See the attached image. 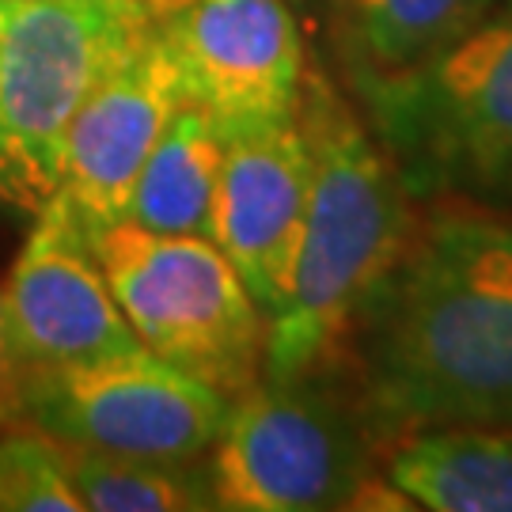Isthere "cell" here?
<instances>
[{
	"label": "cell",
	"instance_id": "6da1fadb",
	"mask_svg": "<svg viewBox=\"0 0 512 512\" xmlns=\"http://www.w3.org/2000/svg\"><path fill=\"white\" fill-rule=\"evenodd\" d=\"M361 399L387 429H512V224L440 198L353 323Z\"/></svg>",
	"mask_w": 512,
	"mask_h": 512
},
{
	"label": "cell",
	"instance_id": "7a4b0ae2",
	"mask_svg": "<svg viewBox=\"0 0 512 512\" xmlns=\"http://www.w3.org/2000/svg\"><path fill=\"white\" fill-rule=\"evenodd\" d=\"M300 126L311 148L308 209L285 304L266 323L270 380L323 372L342 353L414 224V198L391 156L323 76L304 84Z\"/></svg>",
	"mask_w": 512,
	"mask_h": 512
},
{
	"label": "cell",
	"instance_id": "3957f363",
	"mask_svg": "<svg viewBox=\"0 0 512 512\" xmlns=\"http://www.w3.org/2000/svg\"><path fill=\"white\" fill-rule=\"evenodd\" d=\"M353 92L414 202L512 205V8Z\"/></svg>",
	"mask_w": 512,
	"mask_h": 512
},
{
	"label": "cell",
	"instance_id": "277c9868",
	"mask_svg": "<svg viewBox=\"0 0 512 512\" xmlns=\"http://www.w3.org/2000/svg\"><path fill=\"white\" fill-rule=\"evenodd\" d=\"M376 437L365 399L349 403L323 372L258 376L232 395L224 425L205 452L213 505L224 512L414 509L387 475L376 478Z\"/></svg>",
	"mask_w": 512,
	"mask_h": 512
},
{
	"label": "cell",
	"instance_id": "5b68a950",
	"mask_svg": "<svg viewBox=\"0 0 512 512\" xmlns=\"http://www.w3.org/2000/svg\"><path fill=\"white\" fill-rule=\"evenodd\" d=\"M145 0H8L0 27V202L38 213L57 194L88 95L145 42Z\"/></svg>",
	"mask_w": 512,
	"mask_h": 512
},
{
	"label": "cell",
	"instance_id": "8992f818",
	"mask_svg": "<svg viewBox=\"0 0 512 512\" xmlns=\"http://www.w3.org/2000/svg\"><path fill=\"white\" fill-rule=\"evenodd\" d=\"M92 247L141 346L224 395L262 376L266 315L213 239L114 220Z\"/></svg>",
	"mask_w": 512,
	"mask_h": 512
},
{
	"label": "cell",
	"instance_id": "52a82bcc",
	"mask_svg": "<svg viewBox=\"0 0 512 512\" xmlns=\"http://www.w3.org/2000/svg\"><path fill=\"white\" fill-rule=\"evenodd\" d=\"M232 395L137 346L23 372V418L61 444L145 459H205Z\"/></svg>",
	"mask_w": 512,
	"mask_h": 512
},
{
	"label": "cell",
	"instance_id": "ba28073f",
	"mask_svg": "<svg viewBox=\"0 0 512 512\" xmlns=\"http://www.w3.org/2000/svg\"><path fill=\"white\" fill-rule=\"evenodd\" d=\"M160 35L179 61L186 99L224 137L296 118L308 69L289 0H186L160 12Z\"/></svg>",
	"mask_w": 512,
	"mask_h": 512
},
{
	"label": "cell",
	"instance_id": "9c48e42d",
	"mask_svg": "<svg viewBox=\"0 0 512 512\" xmlns=\"http://www.w3.org/2000/svg\"><path fill=\"white\" fill-rule=\"evenodd\" d=\"M0 296L23 372L88 365L141 346L99 266L92 232L61 194L35 213Z\"/></svg>",
	"mask_w": 512,
	"mask_h": 512
},
{
	"label": "cell",
	"instance_id": "30bf717a",
	"mask_svg": "<svg viewBox=\"0 0 512 512\" xmlns=\"http://www.w3.org/2000/svg\"><path fill=\"white\" fill-rule=\"evenodd\" d=\"M311 148L300 110L289 122L224 137L209 239L228 255L266 323L289 293L308 209Z\"/></svg>",
	"mask_w": 512,
	"mask_h": 512
},
{
	"label": "cell",
	"instance_id": "8fae6325",
	"mask_svg": "<svg viewBox=\"0 0 512 512\" xmlns=\"http://www.w3.org/2000/svg\"><path fill=\"white\" fill-rule=\"evenodd\" d=\"M183 103L190 99L179 61L156 23V31L88 95L65 141L57 194L73 205L88 232L126 217L133 183Z\"/></svg>",
	"mask_w": 512,
	"mask_h": 512
},
{
	"label": "cell",
	"instance_id": "7c38bea8",
	"mask_svg": "<svg viewBox=\"0 0 512 512\" xmlns=\"http://www.w3.org/2000/svg\"><path fill=\"white\" fill-rule=\"evenodd\" d=\"M387 482L429 512H512V429H410L387 456Z\"/></svg>",
	"mask_w": 512,
	"mask_h": 512
},
{
	"label": "cell",
	"instance_id": "4fadbf2b",
	"mask_svg": "<svg viewBox=\"0 0 512 512\" xmlns=\"http://www.w3.org/2000/svg\"><path fill=\"white\" fill-rule=\"evenodd\" d=\"M334 38L346 73L357 84L384 80L440 54L505 0H330Z\"/></svg>",
	"mask_w": 512,
	"mask_h": 512
},
{
	"label": "cell",
	"instance_id": "5bb4252c",
	"mask_svg": "<svg viewBox=\"0 0 512 512\" xmlns=\"http://www.w3.org/2000/svg\"><path fill=\"white\" fill-rule=\"evenodd\" d=\"M224 133L198 103H183L141 167L126 217L152 232L209 236Z\"/></svg>",
	"mask_w": 512,
	"mask_h": 512
},
{
	"label": "cell",
	"instance_id": "9a60e30c",
	"mask_svg": "<svg viewBox=\"0 0 512 512\" xmlns=\"http://www.w3.org/2000/svg\"><path fill=\"white\" fill-rule=\"evenodd\" d=\"M61 444V440H57ZM65 471L73 478L84 512H205L213 505L205 459L114 456L95 448L61 444Z\"/></svg>",
	"mask_w": 512,
	"mask_h": 512
},
{
	"label": "cell",
	"instance_id": "2e32d148",
	"mask_svg": "<svg viewBox=\"0 0 512 512\" xmlns=\"http://www.w3.org/2000/svg\"><path fill=\"white\" fill-rule=\"evenodd\" d=\"M0 512H84L61 444L27 418L0 429Z\"/></svg>",
	"mask_w": 512,
	"mask_h": 512
},
{
	"label": "cell",
	"instance_id": "e0dca14e",
	"mask_svg": "<svg viewBox=\"0 0 512 512\" xmlns=\"http://www.w3.org/2000/svg\"><path fill=\"white\" fill-rule=\"evenodd\" d=\"M12 421H23V368L12 353V342H8L4 296H0V429Z\"/></svg>",
	"mask_w": 512,
	"mask_h": 512
},
{
	"label": "cell",
	"instance_id": "ac0fdd59",
	"mask_svg": "<svg viewBox=\"0 0 512 512\" xmlns=\"http://www.w3.org/2000/svg\"><path fill=\"white\" fill-rule=\"evenodd\" d=\"M145 4H152L156 12H171V8H179V4H186V0H145Z\"/></svg>",
	"mask_w": 512,
	"mask_h": 512
},
{
	"label": "cell",
	"instance_id": "d6986e66",
	"mask_svg": "<svg viewBox=\"0 0 512 512\" xmlns=\"http://www.w3.org/2000/svg\"><path fill=\"white\" fill-rule=\"evenodd\" d=\"M4 12H8V0H0V27H4Z\"/></svg>",
	"mask_w": 512,
	"mask_h": 512
},
{
	"label": "cell",
	"instance_id": "ffe728a7",
	"mask_svg": "<svg viewBox=\"0 0 512 512\" xmlns=\"http://www.w3.org/2000/svg\"><path fill=\"white\" fill-rule=\"evenodd\" d=\"M289 4H311V0H289Z\"/></svg>",
	"mask_w": 512,
	"mask_h": 512
},
{
	"label": "cell",
	"instance_id": "44dd1931",
	"mask_svg": "<svg viewBox=\"0 0 512 512\" xmlns=\"http://www.w3.org/2000/svg\"><path fill=\"white\" fill-rule=\"evenodd\" d=\"M505 8H512V0H505Z\"/></svg>",
	"mask_w": 512,
	"mask_h": 512
}]
</instances>
